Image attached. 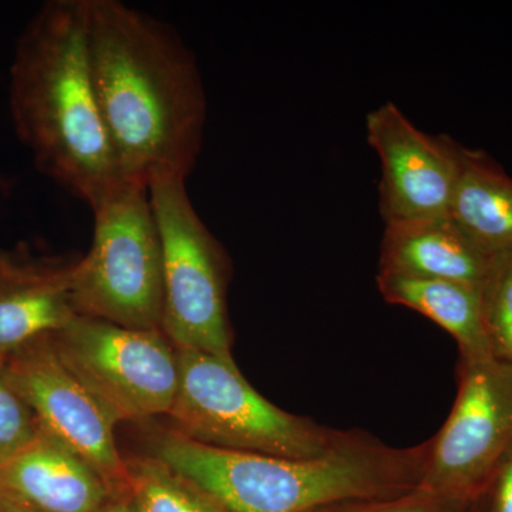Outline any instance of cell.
<instances>
[{"mask_svg": "<svg viewBox=\"0 0 512 512\" xmlns=\"http://www.w3.org/2000/svg\"><path fill=\"white\" fill-rule=\"evenodd\" d=\"M136 512H224L197 487L157 458L127 463Z\"/></svg>", "mask_w": 512, "mask_h": 512, "instance_id": "cell-16", "label": "cell"}, {"mask_svg": "<svg viewBox=\"0 0 512 512\" xmlns=\"http://www.w3.org/2000/svg\"><path fill=\"white\" fill-rule=\"evenodd\" d=\"M2 367L40 433L83 458L107 483L128 484L127 463L114 439L117 421L64 365L50 335L19 349Z\"/></svg>", "mask_w": 512, "mask_h": 512, "instance_id": "cell-9", "label": "cell"}, {"mask_svg": "<svg viewBox=\"0 0 512 512\" xmlns=\"http://www.w3.org/2000/svg\"><path fill=\"white\" fill-rule=\"evenodd\" d=\"M40 434L35 416L0 365V467L35 443Z\"/></svg>", "mask_w": 512, "mask_h": 512, "instance_id": "cell-18", "label": "cell"}, {"mask_svg": "<svg viewBox=\"0 0 512 512\" xmlns=\"http://www.w3.org/2000/svg\"><path fill=\"white\" fill-rule=\"evenodd\" d=\"M512 448V367L463 362L453 410L436 439L417 490L458 500L493 478Z\"/></svg>", "mask_w": 512, "mask_h": 512, "instance_id": "cell-8", "label": "cell"}, {"mask_svg": "<svg viewBox=\"0 0 512 512\" xmlns=\"http://www.w3.org/2000/svg\"><path fill=\"white\" fill-rule=\"evenodd\" d=\"M74 262L39 258L25 247L0 249V365L35 340L59 332L77 315Z\"/></svg>", "mask_w": 512, "mask_h": 512, "instance_id": "cell-11", "label": "cell"}, {"mask_svg": "<svg viewBox=\"0 0 512 512\" xmlns=\"http://www.w3.org/2000/svg\"><path fill=\"white\" fill-rule=\"evenodd\" d=\"M109 512H136L131 510V507H128L127 504L116 505V507L111 508Z\"/></svg>", "mask_w": 512, "mask_h": 512, "instance_id": "cell-21", "label": "cell"}, {"mask_svg": "<svg viewBox=\"0 0 512 512\" xmlns=\"http://www.w3.org/2000/svg\"><path fill=\"white\" fill-rule=\"evenodd\" d=\"M377 286L387 302L419 312L450 333L463 362L495 357L485 325L483 288L382 272Z\"/></svg>", "mask_w": 512, "mask_h": 512, "instance_id": "cell-14", "label": "cell"}, {"mask_svg": "<svg viewBox=\"0 0 512 512\" xmlns=\"http://www.w3.org/2000/svg\"><path fill=\"white\" fill-rule=\"evenodd\" d=\"M366 130L382 163L384 225L448 217L461 144L424 133L392 101L367 114Z\"/></svg>", "mask_w": 512, "mask_h": 512, "instance_id": "cell-10", "label": "cell"}, {"mask_svg": "<svg viewBox=\"0 0 512 512\" xmlns=\"http://www.w3.org/2000/svg\"><path fill=\"white\" fill-rule=\"evenodd\" d=\"M107 484L83 458L45 434L0 467V501L30 512H94Z\"/></svg>", "mask_w": 512, "mask_h": 512, "instance_id": "cell-12", "label": "cell"}, {"mask_svg": "<svg viewBox=\"0 0 512 512\" xmlns=\"http://www.w3.org/2000/svg\"><path fill=\"white\" fill-rule=\"evenodd\" d=\"M483 303L494 356L512 367V254L495 256L483 286Z\"/></svg>", "mask_w": 512, "mask_h": 512, "instance_id": "cell-17", "label": "cell"}, {"mask_svg": "<svg viewBox=\"0 0 512 512\" xmlns=\"http://www.w3.org/2000/svg\"><path fill=\"white\" fill-rule=\"evenodd\" d=\"M419 500L404 501V503L384 505L366 512H439L440 503L444 498L423 493L419 490Z\"/></svg>", "mask_w": 512, "mask_h": 512, "instance_id": "cell-20", "label": "cell"}, {"mask_svg": "<svg viewBox=\"0 0 512 512\" xmlns=\"http://www.w3.org/2000/svg\"><path fill=\"white\" fill-rule=\"evenodd\" d=\"M429 448L394 450L353 436L325 456L286 458L205 446L171 431L153 457L224 512H313L419 484Z\"/></svg>", "mask_w": 512, "mask_h": 512, "instance_id": "cell-3", "label": "cell"}, {"mask_svg": "<svg viewBox=\"0 0 512 512\" xmlns=\"http://www.w3.org/2000/svg\"><path fill=\"white\" fill-rule=\"evenodd\" d=\"M50 338L64 365L114 420L170 414L180 386V362L163 330L124 328L76 315Z\"/></svg>", "mask_w": 512, "mask_h": 512, "instance_id": "cell-7", "label": "cell"}, {"mask_svg": "<svg viewBox=\"0 0 512 512\" xmlns=\"http://www.w3.org/2000/svg\"><path fill=\"white\" fill-rule=\"evenodd\" d=\"M92 211V245L73 265L74 311L124 328L161 329L163 252L147 185L124 181Z\"/></svg>", "mask_w": 512, "mask_h": 512, "instance_id": "cell-5", "label": "cell"}, {"mask_svg": "<svg viewBox=\"0 0 512 512\" xmlns=\"http://www.w3.org/2000/svg\"><path fill=\"white\" fill-rule=\"evenodd\" d=\"M148 192L163 252L161 329L177 350L232 359L224 248L192 205L185 178H156Z\"/></svg>", "mask_w": 512, "mask_h": 512, "instance_id": "cell-6", "label": "cell"}, {"mask_svg": "<svg viewBox=\"0 0 512 512\" xmlns=\"http://www.w3.org/2000/svg\"><path fill=\"white\" fill-rule=\"evenodd\" d=\"M9 111L40 173L96 208L124 183L94 86L84 0H49L16 43Z\"/></svg>", "mask_w": 512, "mask_h": 512, "instance_id": "cell-2", "label": "cell"}, {"mask_svg": "<svg viewBox=\"0 0 512 512\" xmlns=\"http://www.w3.org/2000/svg\"><path fill=\"white\" fill-rule=\"evenodd\" d=\"M494 261L450 217L430 218L386 224L379 272L483 288Z\"/></svg>", "mask_w": 512, "mask_h": 512, "instance_id": "cell-13", "label": "cell"}, {"mask_svg": "<svg viewBox=\"0 0 512 512\" xmlns=\"http://www.w3.org/2000/svg\"><path fill=\"white\" fill-rule=\"evenodd\" d=\"M180 386L168 416L177 433L205 446L286 458H315L355 434L325 429L269 403L234 359L177 350Z\"/></svg>", "mask_w": 512, "mask_h": 512, "instance_id": "cell-4", "label": "cell"}, {"mask_svg": "<svg viewBox=\"0 0 512 512\" xmlns=\"http://www.w3.org/2000/svg\"><path fill=\"white\" fill-rule=\"evenodd\" d=\"M494 480V512H512V448L501 461Z\"/></svg>", "mask_w": 512, "mask_h": 512, "instance_id": "cell-19", "label": "cell"}, {"mask_svg": "<svg viewBox=\"0 0 512 512\" xmlns=\"http://www.w3.org/2000/svg\"><path fill=\"white\" fill-rule=\"evenodd\" d=\"M448 217L487 254H512V178L484 151L460 147Z\"/></svg>", "mask_w": 512, "mask_h": 512, "instance_id": "cell-15", "label": "cell"}, {"mask_svg": "<svg viewBox=\"0 0 512 512\" xmlns=\"http://www.w3.org/2000/svg\"><path fill=\"white\" fill-rule=\"evenodd\" d=\"M87 49L121 177L187 180L207 123L200 67L163 20L120 0H84Z\"/></svg>", "mask_w": 512, "mask_h": 512, "instance_id": "cell-1", "label": "cell"}]
</instances>
